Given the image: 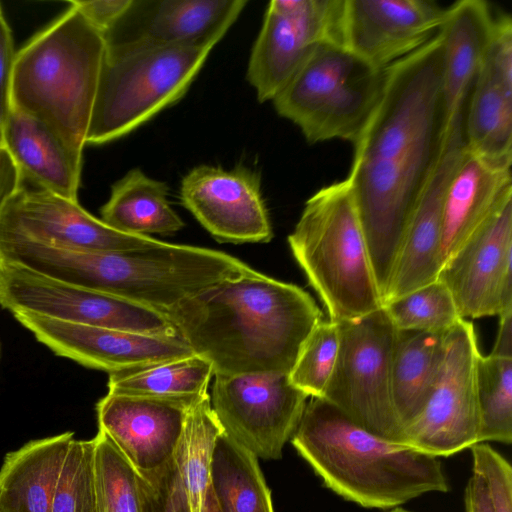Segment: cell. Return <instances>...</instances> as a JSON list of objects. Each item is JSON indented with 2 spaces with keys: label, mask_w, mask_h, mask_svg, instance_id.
Listing matches in <instances>:
<instances>
[{
  "label": "cell",
  "mask_w": 512,
  "mask_h": 512,
  "mask_svg": "<svg viewBox=\"0 0 512 512\" xmlns=\"http://www.w3.org/2000/svg\"><path fill=\"white\" fill-rule=\"evenodd\" d=\"M437 33L385 69L381 98L353 143L348 177L382 299L406 229L449 126Z\"/></svg>",
  "instance_id": "1"
},
{
  "label": "cell",
  "mask_w": 512,
  "mask_h": 512,
  "mask_svg": "<svg viewBox=\"0 0 512 512\" xmlns=\"http://www.w3.org/2000/svg\"><path fill=\"white\" fill-rule=\"evenodd\" d=\"M214 375L289 374L322 311L297 285L253 270L186 298L166 312Z\"/></svg>",
  "instance_id": "2"
},
{
  "label": "cell",
  "mask_w": 512,
  "mask_h": 512,
  "mask_svg": "<svg viewBox=\"0 0 512 512\" xmlns=\"http://www.w3.org/2000/svg\"><path fill=\"white\" fill-rule=\"evenodd\" d=\"M0 260L164 313L211 285L254 270L222 251L168 242L148 249L99 252L4 240Z\"/></svg>",
  "instance_id": "3"
},
{
  "label": "cell",
  "mask_w": 512,
  "mask_h": 512,
  "mask_svg": "<svg viewBox=\"0 0 512 512\" xmlns=\"http://www.w3.org/2000/svg\"><path fill=\"white\" fill-rule=\"evenodd\" d=\"M291 443L328 489L365 508L450 490L439 458L366 431L324 398L307 402Z\"/></svg>",
  "instance_id": "4"
},
{
  "label": "cell",
  "mask_w": 512,
  "mask_h": 512,
  "mask_svg": "<svg viewBox=\"0 0 512 512\" xmlns=\"http://www.w3.org/2000/svg\"><path fill=\"white\" fill-rule=\"evenodd\" d=\"M105 49L102 33L70 4L16 53L12 108L46 125L80 166Z\"/></svg>",
  "instance_id": "5"
},
{
  "label": "cell",
  "mask_w": 512,
  "mask_h": 512,
  "mask_svg": "<svg viewBox=\"0 0 512 512\" xmlns=\"http://www.w3.org/2000/svg\"><path fill=\"white\" fill-rule=\"evenodd\" d=\"M288 244L330 320L355 319L382 307L347 179L319 189L306 201Z\"/></svg>",
  "instance_id": "6"
},
{
  "label": "cell",
  "mask_w": 512,
  "mask_h": 512,
  "mask_svg": "<svg viewBox=\"0 0 512 512\" xmlns=\"http://www.w3.org/2000/svg\"><path fill=\"white\" fill-rule=\"evenodd\" d=\"M216 44L106 46L86 144L119 139L178 102Z\"/></svg>",
  "instance_id": "7"
},
{
  "label": "cell",
  "mask_w": 512,
  "mask_h": 512,
  "mask_svg": "<svg viewBox=\"0 0 512 512\" xmlns=\"http://www.w3.org/2000/svg\"><path fill=\"white\" fill-rule=\"evenodd\" d=\"M385 81L379 70L342 46H317L272 100L310 144L354 143L378 104Z\"/></svg>",
  "instance_id": "8"
},
{
  "label": "cell",
  "mask_w": 512,
  "mask_h": 512,
  "mask_svg": "<svg viewBox=\"0 0 512 512\" xmlns=\"http://www.w3.org/2000/svg\"><path fill=\"white\" fill-rule=\"evenodd\" d=\"M336 322L339 350L322 398L366 431L402 444L391 390L398 329L383 306L362 317Z\"/></svg>",
  "instance_id": "9"
},
{
  "label": "cell",
  "mask_w": 512,
  "mask_h": 512,
  "mask_svg": "<svg viewBox=\"0 0 512 512\" xmlns=\"http://www.w3.org/2000/svg\"><path fill=\"white\" fill-rule=\"evenodd\" d=\"M0 305L72 324L178 337L166 313L117 296L44 276L0 260Z\"/></svg>",
  "instance_id": "10"
},
{
  "label": "cell",
  "mask_w": 512,
  "mask_h": 512,
  "mask_svg": "<svg viewBox=\"0 0 512 512\" xmlns=\"http://www.w3.org/2000/svg\"><path fill=\"white\" fill-rule=\"evenodd\" d=\"M480 352L472 322L460 319L445 337L443 362L421 413L403 430V445L449 457L478 443L476 363Z\"/></svg>",
  "instance_id": "11"
},
{
  "label": "cell",
  "mask_w": 512,
  "mask_h": 512,
  "mask_svg": "<svg viewBox=\"0 0 512 512\" xmlns=\"http://www.w3.org/2000/svg\"><path fill=\"white\" fill-rule=\"evenodd\" d=\"M307 398L288 374L214 375L210 403L223 433L267 460L282 457Z\"/></svg>",
  "instance_id": "12"
},
{
  "label": "cell",
  "mask_w": 512,
  "mask_h": 512,
  "mask_svg": "<svg viewBox=\"0 0 512 512\" xmlns=\"http://www.w3.org/2000/svg\"><path fill=\"white\" fill-rule=\"evenodd\" d=\"M0 240L99 252L141 250L163 243L151 236L117 231L78 201L56 195L21 175L14 190L0 202Z\"/></svg>",
  "instance_id": "13"
},
{
  "label": "cell",
  "mask_w": 512,
  "mask_h": 512,
  "mask_svg": "<svg viewBox=\"0 0 512 512\" xmlns=\"http://www.w3.org/2000/svg\"><path fill=\"white\" fill-rule=\"evenodd\" d=\"M343 1L273 0L269 3L246 75L260 102L273 100L317 46L340 45Z\"/></svg>",
  "instance_id": "14"
},
{
  "label": "cell",
  "mask_w": 512,
  "mask_h": 512,
  "mask_svg": "<svg viewBox=\"0 0 512 512\" xmlns=\"http://www.w3.org/2000/svg\"><path fill=\"white\" fill-rule=\"evenodd\" d=\"M180 198L218 242L267 243L273 238L261 177L246 166H196L182 178Z\"/></svg>",
  "instance_id": "15"
},
{
  "label": "cell",
  "mask_w": 512,
  "mask_h": 512,
  "mask_svg": "<svg viewBox=\"0 0 512 512\" xmlns=\"http://www.w3.org/2000/svg\"><path fill=\"white\" fill-rule=\"evenodd\" d=\"M437 279L463 319L512 308V201L443 263Z\"/></svg>",
  "instance_id": "16"
},
{
  "label": "cell",
  "mask_w": 512,
  "mask_h": 512,
  "mask_svg": "<svg viewBox=\"0 0 512 512\" xmlns=\"http://www.w3.org/2000/svg\"><path fill=\"white\" fill-rule=\"evenodd\" d=\"M445 13L431 0H344L340 45L384 70L431 40Z\"/></svg>",
  "instance_id": "17"
},
{
  "label": "cell",
  "mask_w": 512,
  "mask_h": 512,
  "mask_svg": "<svg viewBox=\"0 0 512 512\" xmlns=\"http://www.w3.org/2000/svg\"><path fill=\"white\" fill-rule=\"evenodd\" d=\"M464 111L447 129L441 156L414 209L401 243L383 304L438 278L443 265L442 233L446 193L465 152Z\"/></svg>",
  "instance_id": "18"
},
{
  "label": "cell",
  "mask_w": 512,
  "mask_h": 512,
  "mask_svg": "<svg viewBox=\"0 0 512 512\" xmlns=\"http://www.w3.org/2000/svg\"><path fill=\"white\" fill-rule=\"evenodd\" d=\"M12 315L56 355L108 374L195 354L180 336L72 324L27 313Z\"/></svg>",
  "instance_id": "19"
},
{
  "label": "cell",
  "mask_w": 512,
  "mask_h": 512,
  "mask_svg": "<svg viewBox=\"0 0 512 512\" xmlns=\"http://www.w3.org/2000/svg\"><path fill=\"white\" fill-rule=\"evenodd\" d=\"M246 0H131L104 34L105 45L188 46L218 43Z\"/></svg>",
  "instance_id": "20"
},
{
  "label": "cell",
  "mask_w": 512,
  "mask_h": 512,
  "mask_svg": "<svg viewBox=\"0 0 512 512\" xmlns=\"http://www.w3.org/2000/svg\"><path fill=\"white\" fill-rule=\"evenodd\" d=\"M467 149L512 163V20L498 16L496 31L471 87L463 119Z\"/></svg>",
  "instance_id": "21"
},
{
  "label": "cell",
  "mask_w": 512,
  "mask_h": 512,
  "mask_svg": "<svg viewBox=\"0 0 512 512\" xmlns=\"http://www.w3.org/2000/svg\"><path fill=\"white\" fill-rule=\"evenodd\" d=\"M190 405L107 393L96 405L99 430L137 472L154 471L173 459Z\"/></svg>",
  "instance_id": "22"
},
{
  "label": "cell",
  "mask_w": 512,
  "mask_h": 512,
  "mask_svg": "<svg viewBox=\"0 0 512 512\" xmlns=\"http://www.w3.org/2000/svg\"><path fill=\"white\" fill-rule=\"evenodd\" d=\"M511 164L483 158L466 147L445 197L443 263L512 201Z\"/></svg>",
  "instance_id": "23"
},
{
  "label": "cell",
  "mask_w": 512,
  "mask_h": 512,
  "mask_svg": "<svg viewBox=\"0 0 512 512\" xmlns=\"http://www.w3.org/2000/svg\"><path fill=\"white\" fill-rule=\"evenodd\" d=\"M498 16L488 2L461 0L446 8L438 34L443 44L442 91L447 120L464 111L495 34Z\"/></svg>",
  "instance_id": "24"
},
{
  "label": "cell",
  "mask_w": 512,
  "mask_h": 512,
  "mask_svg": "<svg viewBox=\"0 0 512 512\" xmlns=\"http://www.w3.org/2000/svg\"><path fill=\"white\" fill-rule=\"evenodd\" d=\"M2 138L18 175L56 195L78 201L82 166L46 125L12 108Z\"/></svg>",
  "instance_id": "25"
},
{
  "label": "cell",
  "mask_w": 512,
  "mask_h": 512,
  "mask_svg": "<svg viewBox=\"0 0 512 512\" xmlns=\"http://www.w3.org/2000/svg\"><path fill=\"white\" fill-rule=\"evenodd\" d=\"M73 432L29 441L0 468V512H52L55 486Z\"/></svg>",
  "instance_id": "26"
},
{
  "label": "cell",
  "mask_w": 512,
  "mask_h": 512,
  "mask_svg": "<svg viewBox=\"0 0 512 512\" xmlns=\"http://www.w3.org/2000/svg\"><path fill=\"white\" fill-rule=\"evenodd\" d=\"M446 333L398 330L391 390L402 432L421 413L431 395L444 358Z\"/></svg>",
  "instance_id": "27"
},
{
  "label": "cell",
  "mask_w": 512,
  "mask_h": 512,
  "mask_svg": "<svg viewBox=\"0 0 512 512\" xmlns=\"http://www.w3.org/2000/svg\"><path fill=\"white\" fill-rule=\"evenodd\" d=\"M165 182L147 176L141 169L129 170L111 187L108 201L101 207V220L127 234L168 235L184 227L171 208Z\"/></svg>",
  "instance_id": "28"
},
{
  "label": "cell",
  "mask_w": 512,
  "mask_h": 512,
  "mask_svg": "<svg viewBox=\"0 0 512 512\" xmlns=\"http://www.w3.org/2000/svg\"><path fill=\"white\" fill-rule=\"evenodd\" d=\"M213 376L206 358L190 356L109 373L108 393L192 404L205 394Z\"/></svg>",
  "instance_id": "29"
},
{
  "label": "cell",
  "mask_w": 512,
  "mask_h": 512,
  "mask_svg": "<svg viewBox=\"0 0 512 512\" xmlns=\"http://www.w3.org/2000/svg\"><path fill=\"white\" fill-rule=\"evenodd\" d=\"M210 486L222 512H274L258 458L224 433L215 444Z\"/></svg>",
  "instance_id": "30"
},
{
  "label": "cell",
  "mask_w": 512,
  "mask_h": 512,
  "mask_svg": "<svg viewBox=\"0 0 512 512\" xmlns=\"http://www.w3.org/2000/svg\"><path fill=\"white\" fill-rule=\"evenodd\" d=\"M222 433L208 393L188 407L173 459L191 512L203 511L214 448Z\"/></svg>",
  "instance_id": "31"
},
{
  "label": "cell",
  "mask_w": 512,
  "mask_h": 512,
  "mask_svg": "<svg viewBox=\"0 0 512 512\" xmlns=\"http://www.w3.org/2000/svg\"><path fill=\"white\" fill-rule=\"evenodd\" d=\"M478 443H512V357L481 353L476 363Z\"/></svg>",
  "instance_id": "32"
},
{
  "label": "cell",
  "mask_w": 512,
  "mask_h": 512,
  "mask_svg": "<svg viewBox=\"0 0 512 512\" xmlns=\"http://www.w3.org/2000/svg\"><path fill=\"white\" fill-rule=\"evenodd\" d=\"M94 441L97 512H141L138 472L102 430Z\"/></svg>",
  "instance_id": "33"
},
{
  "label": "cell",
  "mask_w": 512,
  "mask_h": 512,
  "mask_svg": "<svg viewBox=\"0 0 512 512\" xmlns=\"http://www.w3.org/2000/svg\"><path fill=\"white\" fill-rule=\"evenodd\" d=\"M400 331L446 332L460 319L448 288L438 279L383 304Z\"/></svg>",
  "instance_id": "34"
},
{
  "label": "cell",
  "mask_w": 512,
  "mask_h": 512,
  "mask_svg": "<svg viewBox=\"0 0 512 512\" xmlns=\"http://www.w3.org/2000/svg\"><path fill=\"white\" fill-rule=\"evenodd\" d=\"M339 350L336 321L321 320L305 340L288 374L290 382L308 397L322 398Z\"/></svg>",
  "instance_id": "35"
},
{
  "label": "cell",
  "mask_w": 512,
  "mask_h": 512,
  "mask_svg": "<svg viewBox=\"0 0 512 512\" xmlns=\"http://www.w3.org/2000/svg\"><path fill=\"white\" fill-rule=\"evenodd\" d=\"M94 438L73 439L58 476L52 512H97Z\"/></svg>",
  "instance_id": "36"
},
{
  "label": "cell",
  "mask_w": 512,
  "mask_h": 512,
  "mask_svg": "<svg viewBox=\"0 0 512 512\" xmlns=\"http://www.w3.org/2000/svg\"><path fill=\"white\" fill-rule=\"evenodd\" d=\"M138 475L141 512H191L174 459Z\"/></svg>",
  "instance_id": "37"
},
{
  "label": "cell",
  "mask_w": 512,
  "mask_h": 512,
  "mask_svg": "<svg viewBox=\"0 0 512 512\" xmlns=\"http://www.w3.org/2000/svg\"><path fill=\"white\" fill-rule=\"evenodd\" d=\"M473 474L484 484L493 512H512V468L508 460L486 443L471 448Z\"/></svg>",
  "instance_id": "38"
},
{
  "label": "cell",
  "mask_w": 512,
  "mask_h": 512,
  "mask_svg": "<svg viewBox=\"0 0 512 512\" xmlns=\"http://www.w3.org/2000/svg\"><path fill=\"white\" fill-rule=\"evenodd\" d=\"M16 51L12 31L4 16L0 17V136L12 109L11 92ZM3 141V138H2Z\"/></svg>",
  "instance_id": "39"
},
{
  "label": "cell",
  "mask_w": 512,
  "mask_h": 512,
  "mask_svg": "<svg viewBox=\"0 0 512 512\" xmlns=\"http://www.w3.org/2000/svg\"><path fill=\"white\" fill-rule=\"evenodd\" d=\"M131 0H73L74 5L102 35L109 30L128 8Z\"/></svg>",
  "instance_id": "40"
},
{
  "label": "cell",
  "mask_w": 512,
  "mask_h": 512,
  "mask_svg": "<svg viewBox=\"0 0 512 512\" xmlns=\"http://www.w3.org/2000/svg\"><path fill=\"white\" fill-rule=\"evenodd\" d=\"M465 512H493L481 478L472 473L464 491Z\"/></svg>",
  "instance_id": "41"
},
{
  "label": "cell",
  "mask_w": 512,
  "mask_h": 512,
  "mask_svg": "<svg viewBox=\"0 0 512 512\" xmlns=\"http://www.w3.org/2000/svg\"><path fill=\"white\" fill-rule=\"evenodd\" d=\"M17 179V169L0 136V202L14 190Z\"/></svg>",
  "instance_id": "42"
},
{
  "label": "cell",
  "mask_w": 512,
  "mask_h": 512,
  "mask_svg": "<svg viewBox=\"0 0 512 512\" xmlns=\"http://www.w3.org/2000/svg\"><path fill=\"white\" fill-rule=\"evenodd\" d=\"M491 354L512 357V308L499 315L498 334Z\"/></svg>",
  "instance_id": "43"
},
{
  "label": "cell",
  "mask_w": 512,
  "mask_h": 512,
  "mask_svg": "<svg viewBox=\"0 0 512 512\" xmlns=\"http://www.w3.org/2000/svg\"><path fill=\"white\" fill-rule=\"evenodd\" d=\"M202 512H222L210 485L206 492Z\"/></svg>",
  "instance_id": "44"
},
{
  "label": "cell",
  "mask_w": 512,
  "mask_h": 512,
  "mask_svg": "<svg viewBox=\"0 0 512 512\" xmlns=\"http://www.w3.org/2000/svg\"><path fill=\"white\" fill-rule=\"evenodd\" d=\"M388 512H412V511H408L406 509H403V508H400V507H396V508L391 509Z\"/></svg>",
  "instance_id": "45"
},
{
  "label": "cell",
  "mask_w": 512,
  "mask_h": 512,
  "mask_svg": "<svg viewBox=\"0 0 512 512\" xmlns=\"http://www.w3.org/2000/svg\"><path fill=\"white\" fill-rule=\"evenodd\" d=\"M1 355H2V345H1V341H0V361H1Z\"/></svg>",
  "instance_id": "46"
},
{
  "label": "cell",
  "mask_w": 512,
  "mask_h": 512,
  "mask_svg": "<svg viewBox=\"0 0 512 512\" xmlns=\"http://www.w3.org/2000/svg\"><path fill=\"white\" fill-rule=\"evenodd\" d=\"M4 16L3 15V12H2V8H1V5H0V17Z\"/></svg>",
  "instance_id": "47"
}]
</instances>
